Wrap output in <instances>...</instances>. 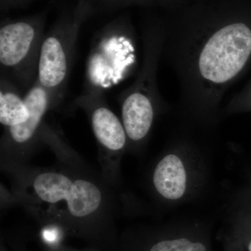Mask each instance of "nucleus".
<instances>
[{
    "mask_svg": "<svg viewBox=\"0 0 251 251\" xmlns=\"http://www.w3.org/2000/svg\"><path fill=\"white\" fill-rule=\"evenodd\" d=\"M92 16L90 5L75 0V4L63 11L46 32L36 80L52 96L54 105L65 93L81 27Z\"/></svg>",
    "mask_w": 251,
    "mask_h": 251,
    "instance_id": "obj_1",
    "label": "nucleus"
},
{
    "mask_svg": "<svg viewBox=\"0 0 251 251\" xmlns=\"http://www.w3.org/2000/svg\"><path fill=\"white\" fill-rule=\"evenodd\" d=\"M46 22V11L1 21V74L12 81L21 92H27L37 79Z\"/></svg>",
    "mask_w": 251,
    "mask_h": 251,
    "instance_id": "obj_2",
    "label": "nucleus"
},
{
    "mask_svg": "<svg viewBox=\"0 0 251 251\" xmlns=\"http://www.w3.org/2000/svg\"><path fill=\"white\" fill-rule=\"evenodd\" d=\"M120 20L96 33L86 67V92H99L118 83L135 61L134 47Z\"/></svg>",
    "mask_w": 251,
    "mask_h": 251,
    "instance_id": "obj_3",
    "label": "nucleus"
},
{
    "mask_svg": "<svg viewBox=\"0 0 251 251\" xmlns=\"http://www.w3.org/2000/svg\"><path fill=\"white\" fill-rule=\"evenodd\" d=\"M251 54V30L243 23L219 29L206 41L198 59V70L204 80L223 84L242 71Z\"/></svg>",
    "mask_w": 251,
    "mask_h": 251,
    "instance_id": "obj_4",
    "label": "nucleus"
},
{
    "mask_svg": "<svg viewBox=\"0 0 251 251\" xmlns=\"http://www.w3.org/2000/svg\"><path fill=\"white\" fill-rule=\"evenodd\" d=\"M33 187L36 196L50 204L65 202L69 215L77 220L94 215L101 205V191L89 180L74 179L55 172L36 176Z\"/></svg>",
    "mask_w": 251,
    "mask_h": 251,
    "instance_id": "obj_5",
    "label": "nucleus"
},
{
    "mask_svg": "<svg viewBox=\"0 0 251 251\" xmlns=\"http://www.w3.org/2000/svg\"><path fill=\"white\" fill-rule=\"evenodd\" d=\"M103 95L85 91L76 101L90 110L92 130L99 143L109 151H120L126 143V133L123 123L103 103Z\"/></svg>",
    "mask_w": 251,
    "mask_h": 251,
    "instance_id": "obj_6",
    "label": "nucleus"
},
{
    "mask_svg": "<svg viewBox=\"0 0 251 251\" xmlns=\"http://www.w3.org/2000/svg\"><path fill=\"white\" fill-rule=\"evenodd\" d=\"M24 97L29 110V119L21 125L6 128L7 141L18 146L27 145L34 140L40 130L46 112L54 106L52 96L37 80Z\"/></svg>",
    "mask_w": 251,
    "mask_h": 251,
    "instance_id": "obj_7",
    "label": "nucleus"
},
{
    "mask_svg": "<svg viewBox=\"0 0 251 251\" xmlns=\"http://www.w3.org/2000/svg\"><path fill=\"white\" fill-rule=\"evenodd\" d=\"M122 105V123L130 140L139 141L148 134L153 120L150 99L139 94L126 93Z\"/></svg>",
    "mask_w": 251,
    "mask_h": 251,
    "instance_id": "obj_8",
    "label": "nucleus"
},
{
    "mask_svg": "<svg viewBox=\"0 0 251 251\" xmlns=\"http://www.w3.org/2000/svg\"><path fill=\"white\" fill-rule=\"evenodd\" d=\"M156 191L168 200L182 197L186 191V173L179 157L170 154L157 165L153 174Z\"/></svg>",
    "mask_w": 251,
    "mask_h": 251,
    "instance_id": "obj_9",
    "label": "nucleus"
},
{
    "mask_svg": "<svg viewBox=\"0 0 251 251\" xmlns=\"http://www.w3.org/2000/svg\"><path fill=\"white\" fill-rule=\"evenodd\" d=\"M29 117L25 97L21 91L8 77L0 78V123L6 128L21 125Z\"/></svg>",
    "mask_w": 251,
    "mask_h": 251,
    "instance_id": "obj_10",
    "label": "nucleus"
},
{
    "mask_svg": "<svg viewBox=\"0 0 251 251\" xmlns=\"http://www.w3.org/2000/svg\"><path fill=\"white\" fill-rule=\"evenodd\" d=\"M148 251H206V249L202 243L181 238L159 241L151 246Z\"/></svg>",
    "mask_w": 251,
    "mask_h": 251,
    "instance_id": "obj_11",
    "label": "nucleus"
},
{
    "mask_svg": "<svg viewBox=\"0 0 251 251\" xmlns=\"http://www.w3.org/2000/svg\"><path fill=\"white\" fill-rule=\"evenodd\" d=\"M90 5L94 15H108L133 0H82Z\"/></svg>",
    "mask_w": 251,
    "mask_h": 251,
    "instance_id": "obj_12",
    "label": "nucleus"
},
{
    "mask_svg": "<svg viewBox=\"0 0 251 251\" xmlns=\"http://www.w3.org/2000/svg\"><path fill=\"white\" fill-rule=\"evenodd\" d=\"M34 0H0V11L7 12L12 9L25 8Z\"/></svg>",
    "mask_w": 251,
    "mask_h": 251,
    "instance_id": "obj_13",
    "label": "nucleus"
},
{
    "mask_svg": "<svg viewBox=\"0 0 251 251\" xmlns=\"http://www.w3.org/2000/svg\"><path fill=\"white\" fill-rule=\"evenodd\" d=\"M47 251H77V250H73V249H67V248H64L62 247H59V246H56V247H53L50 249L49 250Z\"/></svg>",
    "mask_w": 251,
    "mask_h": 251,
    "instance_id": "obj_14",
    "label": "nucleus"
},
{
    "mask_svg": "<svg viewBox=\"0 0 251 251\" xmlns=\"http://www.w3.org/2000/svg\"><path fill=\"white\" fill-rule=\"evenodd\" d=\"M248 249H249V251H251V241L249 242V246H248Z\"/></svg>",
    "mask_w": 251,
    "mask_h": 251,
    "instance_id": "obj_15",
    "label": "nucleus"
}]
</instances>
